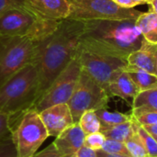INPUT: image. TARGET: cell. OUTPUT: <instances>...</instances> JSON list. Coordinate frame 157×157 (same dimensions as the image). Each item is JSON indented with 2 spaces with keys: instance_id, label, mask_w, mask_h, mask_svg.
<instances>
[{
  "instance_id": "obj_36",
  "label": "cell",
  "mask_w": 157,
  "mask_h": 157,
  "mask_svg": "<svg viewBox=\"0 0 157 157\" xmlns=\"http://www.w3.org/2000/svg\"><path fill=\"white\" fill-rule=\"evenodd\" d=\"M140 5H144V4H149L151 0H136Z\"/></svg>"
},
{
  "instance_id": "obj_25",
  "label": "cell",
  "mask_w": 157,
  "mask_h": 157,
  "mask_svg": "<svg viewBox=\"0 0 157 157\" xmlns=\"http://www.w3.org/2000/svg\"><path fill=\"white\" fill-rule=\"evenodd\" d=\"M102 151L109 153V154H114V155H126L131 156L126 145L124 143L118 142L112 139L106 138V141L104 143V145L101 149ZM132 157V156H131Z\"/></svg>"
},
{
  "instance_id": "obj_10",
  "label": "cell",
  "mask_w": 157,
  "mask_h": 157,
  "mask_svg": "<svg viewBox=\"0 0 157 157\" xmlns=\"http://www.w3.org/2000/svg\"><path fill=\"white\" fill-rule=\"evenodd\" d=\"M40 18L23 7H14L0 14V36L18 37L29 34Z\"/></svg>"
},
{
  "instance_id": "obj_13",
  "label": "cell",
  "mask_w": 157,
  "mask_h": 157,
  "mask_svg": "<svg viewBox=\"0 0 157 157\" xmlns=\"http://www.w3.org/2000/svg\"><path fill=\"white\" fill-rule=\"evenodd\" d=\"M126 61L127 72L143 70L157 75V44L144 39L140 48L132 52Z\"/></svg>"
},
{
  "instance_id": "obj_38",
  "label": "cell",
  "mask_w": 157,
  "mask_h": 157,
  "mask_svg": "<svg viewBox=\"0 0 157 157\" xmlns=\"http://www.w3.org/2000/svg\"><path fill=\"white\" fill-rule=\"evenodd\" d=\"M77 157H78V156H77Z\"/></svg>"
},
{
  "instance_id": "obj_8",
  "label": "cell",
  "mask_w": 157,
  "mask_h": 157,
  "mask_svg": "<svg viewBox=\"0 0 157 157\" xmlns=\"http://www.w3.org/2000/svg\"><path fill=\"white\" fill-rule=\"evenodd\" d=\"M109 99L106 90L82 70L75 89L67 103L74 123H78L81 116L87 110L105 109Z\"/></svg>"
},
{
  "instance_id": "obj_26",
  "label": "cell",
  "mask_w": 157,
  "mask_h": 157,
  "mask_svg": "<svg viewBox=\"0 0 157 157\" xmlns=\"http://www.w3.org/2000/svg\"><path fill=\"white\" fill-rule=\"evenodd\" d=\"M105 141H106L105 135L101 132H94V133L86 135L84 145L92 150L99 151L102 149Z\"/></svg>"
},
{
  "instance_id": "obj_22",
  "label": "cell",
  "mask_w": 157,
  "mask_h": 157,
  "mask_svg": "<svg viewBox=\"0 0 157 157\" xmlns=\"http://www.w3.org/2000/svg\"><path fill=\"white\" fill-rule=\"evenodd\" d=\"M132 118L142 126H151L157 124V111L148 109H132Z\"/></svg>"
},
{
  "instance_id": "obj_21",
  "label": "cell",
  "mask_w": 157,
  "mask_h": 157,
  "mask_svg": "<svg viewBox=\"0 0 157 157\" xmlns=\"http://www.w3.org/2000/svg\"><path fill=\"white\" fill-rule=\"evenodd\" d=\"M78 124L86 135L100 132L101 123L95 110L86 111L80 118Z\"/></svg>"
},
{
  "instance_id": "obj_9",
  "label": "cell",
  "mask_w": 157,
  "mask_h": 157,
  "mask_svg": "<svg viewBox=\"0 0 157 157\" xmlns=\"http://www.w3.org/2000/svg\"><path fill=\"white\" fill-rule=\"evenodd\" d=\"M81 72L82 68L75 55L36 102L33 109L40 113L52 106L67 104L75 89Z\"/></svg>"
},
{
  "instance_id": "obj_27",
  "label": "cell",
  "mask_w": 157,
  "mask_h": 157,
  "mask_svg": "<svg viewBox=\"0 0 157 157\" xmlns=\"http://www.w3.org/2000/svg\"><path fill=\"white\" fill-rule=\"evenodd\" d=\"M0 157H17L11 134L0 141Z\"/></svg>"
},
{
  "instance_id": "obj_31",
  "label": "cell",
  "mask_w": 157,
  "mask_h": 157,
  "mask_svg": "<svg viewBox=\"0 0 157 157\" xmlns=\"http://www.w3.org/2000/svg\"><path fill=\"white\" fill-rule=\"evenodd\" d=\"M118 6L123 8H134L140 4L136 0H113Z\"/></svg>"
},
{
  "instance_id": "obj_5",
  "label": "cell",
  "mask_w": 157,
  "mask_h": 157,
  "mask_svg": "<svg viewBox=\"0 0 157 157\" xmlns=\"http://www.w3.org/2000/svg\"><path fill=\"white\" fill-rule=\"evenodd\" d=\"M10 131L17 157H31L49 137L40 113L30 108L10 116Z\"/></svg>"
},
{
  "instance_id": "obj_7",
  "label": "cell",
  "mask_w": 157,
  "mask_h": 157,
  "mask_svg": "<svg viewBox=\"0 0 157 157\" xmlns=\"http://www.w3.org/2000/svg\"><path fill=\"white\" fill-rule=\"evenodd\" d=\"M75 55L82 70L100 85L107 93L109 85L115 75L127 67V61L98 52L81 41H79Z\"/></svg>"
},
{
  "instance_id": "obj_16",
  "label": "cell",
  "mask_w": 157,
  "mask_h": 157,
  "mask_svg": "<svg viewBox=\"0 0 157 157\" xmlns=\"http://www.w3.org/2000/svg\"><path fill=\"white\" fill-rule=\"evenodd\" d=\"M135 25L144 40L157 44V13L151 8L147 12H142L135 19Z\"/></svg>"
},
{
  "instance_id": "obj_17",
  "label": "cell",
  "mask_w": 157,
  "mask_h": 157,
  "mask_svg": "<svg viewBox=\"0 0 157 157\" xmlns=\"http://www.w3.org/2000/svg\"><path fill=\"white\" fill-rule=\"evenodd\" d=\"M137 124V121L133 118H132V120L129 121L112 127L103 128L100 130V132L108 139H112L125 144L130 138H132L136 133Z\"/></svg>"
},
{
  "instance_id": "obj_12",
  "label": "cell",
  "mask_w": 157,
  "mask_h": 157,
  "mask_svg": "<svg viewBox=\"0 0 157 157\" xmlns=\"http://www.w3.org/2000/svg\"><path fill=\"white\" fill-rule=\"evenodd\" d=\"M40 119L49 137H57L74 123L71 110L67 104H57L40 112Z\"/></svg>"
},
{
  "instance_id": "obj_3",
  "label": "cell",
  "mask_w": 157,
  "mask_h": 157,
  "mask_svg": "<svg viewBox=\"0 0 157 157\" xmlns=\"http://www.w3.org/2000/svg\"><path fill=\"white\" fill-rule=\"evenodd\" d=\"M39 98V73L29 63L0 86V113L14 116L33 108Z\"/></svg>"
},
{
  "instance_id": "obj_15",
  "label": "cell",
  "mask_w": 157,
  "mask_h": 157,
  "mask_svg": "<svg viewBox=\"0 0 157 157\" xmlns=\"http://www.w3.org/2000/svg\"><path fill=\"white\" fill-rule=\"evenodd\" d=\"M140 93L138 86L132 81L128 72L120 71L110 81L108 87V94L110 97H118L125 100L132 99Z\"/></svg>"
},
{
  "instance_id": "obj_24",
  "label": "cell",
  "mask_w": 157,
  "mask_h": 157,
  "mask_svg": "<svg viewBox=\"0 0 157 157\" xmlns=\"http://www.w3.org/2000/svg\"><path fill=\"white\" fill-rule=\"evenodd\" d=\"M125 145L132 157H149L145 146L137 132L125 143Z\"/></svg>"
},
{
  "instance_id": "obj_2",
  "label": "cell",
  "mask_w": 157,
  "mask_h": 157,
  "mask_svg": "<svg viewBox=\"0 0 157 157\" xmlns=\"http://www.w3.org/2000/svg\"><path fill=\"white\" fill-rule=\"evenodd\" d=\"M87 31L80 41L107 55L127 60L140 48L144 37L135 25V19L86 22Z\"/></svg>"
},
{
  "instance_id": "obj_14",
  "label": "cell",
  "mask_w": 157,
  "mask_h": 157,
  "mask_svg": "<svg viewBox=\"0 0 157 157\" xmlns=\"http://www.w3.org/2000/svg\"><path fill=\"white\" fill-rule=\"evenodd\" d=\"M86 134L78 123H75L53 142L54 146L62 157H77L79 150L84 146Z\"/></svg>"
},
{
  "instance_id": "obj_1",
  "label": "cell",
  "mask_w": 157,
  "mask_h": 157,
  "mask_svg": "<svg viewBox=\"0 0 157 157\" xmlns=\"http://www.w3.org/2000/svg\"><path fill=\"white\" fill-rule=\"evenodd\" d=\"M86 31V22L65 18L41 41L34 62L39 73L38 100L75 56L79 41Z\"/></svg>"
},
{
  "instance_id": "obj_29",
  "label": "cell",
  "mask_w": 157,
  "mask_h": 157,
  "mask_svg": "<svg viewBox=\"0 0 157 157\" xmlns=\"http://www.w3.org/2000/svg\"><path fill=\"white\" fill-rule=\"evenodd\" d=\"M24 2L25 0H0V14L14 7L24 8Z\"/></svg>"
},
{
  "instance_id": "obj_35",
  "label": "cell",
  "mask_w": 157,
  "mask_h": 157,
  "mask_svg": "<svg viewBox=\"0 0 157 157\" xmlns=\"http://www.w3.org/2000/svg\"><path fill=\"white\" fill-rule=\"evenodd\" d=\"M148 5H149V8H151L152 10L157 13V0H151Z\"/></svg>"
},
{
  "instance_id": "obj_6",
  "label": "cell",
  "mask_w": 157,
  "mask_h": 157,
  "mask_svg": "<svg viewBox=\"0 0 157 157\" xmlns=\"http://www.w3.org/2000/svg\"><path fill=\"white\" fill-rule=\"evenodd\" d=\"M70 14L67 18L82 22L136 19L142 12L123 8L113 0H68Z\"/></svg>"
},
{
  "instance_id": "obj_4",
  "label": "cell",
  "mask_w": 157,
  "mask_h": 157,
  "mask_svg": "<svg viewBox=\"0 0 157 157\" xmlns=\"http://www.w3.org/2000/svg\"><path fill=\"white\" fill-rule=\"evenodd\" d=\"M42 40L31 34L0 36V86L25 66L35 62Z\"/></svg>"
},
{
  "instance_id": "obj_37",
  "label": "cell",
  "mask_w": 157,
  "mask_h": 157,
  "mask_svg": "<svg viewBox=\"0 0 157 157\" xmlns=\"http://www.w3.org/2000/svg\"><path fill=\"white\" fill-rule=\"evenodd\" d=\"M154 137L155 138V140H156V142H157V135H154Z\"/></svg>"
},
{
  "instance_id": "obj_34",
  "label": "cell",
  "mask_w": 157,
  "mask_h": 157,
  "mask_svg": "<svg viewBox=\"0 0 157 157\" xmlns=\"http://www.w3.org/2000/svg\"><path fill=\"white\" fill-rule=\"evenodd\" d=\"M146 131H148L152 135H157V124L151 126H144Z\"/></svg>"
},
{
  "instance_id": "obj_30",
  "label": "cell",
  "mask_w": 157,
  "mask_h": 157,
  "mask_svg": "<svg viewBox=\"0 0 157 157\" xmlns=\"http://www.w3.org/2000/svg\"><path fill=\"white\" fill-rule=\"evenodd\" d=\"M31 157H62L61 155L59 154V152L57 151L56 147L54 146L53 143L51 144L50 145H48L45 149H43L42 151L36 153L34 155Z\"/></svg>"
},
{
  "instance_id": "obj_23",
  "label": "cell",
  "mask_w": 157,
  "mask_h": 157,
  "mask_svg": "<svg viewBox=\"0 0 157 157\" xmlns=\"http://www.w3.org/2000/svg\"><path fill=\"white\" fill-rule=\"evenodd\" d=\"M137 133L141 137L149 157H157V142L154 135H152L139 123L137 124Z\"/></svg>"
},
{
  "instance_id": "obj_18",
  "label": "cell",
  "mask_w": 157,
  "mask_h": 157,
  "mask_svg": "<svg viewBox=\"0 0 157 157\" xmlns=\"http://www.w3.org/2000/svg\"><path fill=\"white\" fill-rule=\"evenodd\" d=\"M96 113L100 121L101 129L112 127L132 120V116L119 111H109L106 108L96 110Z\"/></svg>"
},
{
  "instance_id": "obj_19",
  "label": "cell",
  "mask_w": 157,
  "mask_h": 157,
  "mask_svg": "<svg viewBox=\"0 0 157 157\" xmlns=\"http://www.w3.org/2000/svg\"><path fill=\"white\" fill-rule=\"evenodd\" d=\"M128 74L138 86L140 92L157 88V75L143 70L130 71Z\"/></svg>"
},
{
  "instance_id": "obj_28",
  "label": "cell",
  "mask_w": 157,
  "mask_h": 157,
  "mask_svg": "<svg viewBox=\"0 0 157 157\" xmlns=\"http://www.w3.org/2000/svg\"><path fill=\"white\" fill-rule=\"evenodd\" d=\"M10 134V116L0 113V141Z\"/></svg>"
},
{
  "instance_id": "obj_33",
  "label": "cell",
  "mask_w": 157,
  "mask_h": 157,
  "mask_svg": "<svg viewBox=\"0 0 157 157\" xmlns=\"http://www.w3.org/2000/svg\"><path fill=\"white\" fill-rule=\"evenodd\" d=\"M97 155L98 157H131V156H126V155H114V154H109L106 153L102 150L97 151Z\"/></svg>"
},
{
  "instance_id": "obj_32",
  "label": "cell",
  "mask_w": 157,
  "mask_h": 157,
  "mask_svg": "<svg viewBox=\"0 0 157 157\" xmlns=\"http://www.w3.org/2000/svg\"><path fill=\"white\" fill-rule=\"evenodd\" d=\"M78 157H98V155H97V151L95 150H92L86 146H83L79 152H78V155H77Z\"/></svg>"
},
{
  "instance_id": "obj_11",
  "label": "cell",
  "mask_w": 157,
  "mask_h": 157,
  "mask_svg": "<svg viewBox=\"0 0 157 157\" xmlns=\"http://www.w3.org/2000/svg\"><path fill=\"white\" fill-rule=\"evenodd\" d=\"M24 8L44 20H63L70 14L68 0H25Z\"/></svg>"
},
{
  "instance_id": "obj_20",
  "label": "cell",
  "mask_w": 157,
  "mask_h": 157,
  "mask_svg": "<svg viewBox=\"0 0 157 157\" xmlns=\"http://www.w3.org/2000/svg\"><path fill=\"white\" fill-rule=\"evenodd\" d=\"M148 109L157 111V88L140 92L132 100V109Z\"/></svg>"
}]
</instances>
